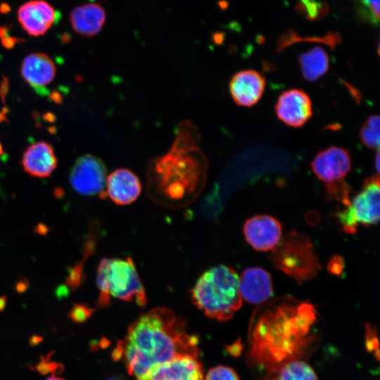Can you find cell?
<instances>
[{
  "label": "cell",
  "mask_w": 380,
  "mask_h": 380,
  "mask_svg": "<svg viewBox=\"0 0 380 380\" xmlns=\"http://www.w3.org/2000/svg\"><path fill=\"white\" fill-rule=\"evenodd\" d=\"M316 312L310 302L291 296L262 303L250 323L248 357L251 365L269 374L286 362L300 359L312 341L310 331Z\"/></svg>",
  "instance_id": "cell-1"
},
{
  "label": "cell",
  "mask_w": 380,
  "mask_h": 380,
  "mask_svg": "<svg viewBox=\"0 0 380 380\" xmlns=\"http://www.w3.org/2000/svg\"><path fill=\"white\" fill-rule=\"evenodd\" d=\"M197 345V338L186 332L181 318L168 308H156L130 324L112 357L121 360L128 374L138 379L155 365L177 356H198Z\"/></svg>",
  "instance_id": "cell-2"
},
{
  "label": "cell",
  "mask_w": 380,
  "mask_h": 380,
  "mask_svg": "<svg viewBox=\"0 0 380 380\" xmlns=\"http://www.w3.org/2000/svg\"><path fill=\"white\" fill-rule=\"evenodd\" d=\"M206 170L198 132L190 122H184L169 151L150 163L148 187L168 201L189 200L200 191Z\"/></svg>",
  "instance_id": "cell-3"
},
{
  "label": "cell",
  "mask_w": 380,
  "mask_h": 380,
  "mask_svg": "<svg viewBox=\"0 0 380 380\" xmlns=\"http://www.w3.org/2000/svg\"><path fill=\"white\" fill-rule=\"evenodd\" d=\"M239 279L237 272L228 266L210 268L191 290L194 304L208 317L229 320L242 305Z\"/></svg>",
  "instance_id": "cell-4"
},
{
  "label": "cell",
  "mask_w": 380,
  "mask_h": 380,
  "mask_svg": "<svg viewBox=\"0 0 380 380\" xmlns=\"http://www.w3.org/2000/svg\"><path fill=\"white\" fill-rule=\"evenodd\" d=\"M96 284L100 291L98 305L108 306L111 297L139 306L147 303L144 287L131 258H103L96 272Z\"/></svg>",
  "instance_id": "cell-5"
},
{
  "label": "cell",
  "mask_w": 380,
  "mask_h": 380,
  "mask_svg": "<svg viewBox=\"0 0 380 380\" xmlns=\"http://www.w3.org/2000/svg\"><path fill=\"white\" fill-rule=\"evenodd\" d=\"M268 258L274 268L298 284L312 279L322 268L311 240L296 231L281 237Z\"/></svg>",
  "instance_id": "cell-6"
},
{
  "label": "cell",
  "mask_w": 380,
  "mask_h": 380,
  "mask_svg": "<svg viewBox=\"0 0 380 380\" xmlns=\"http://www.w3.org/2000/svg\"><path fill=\"white\" fill-rule=\"evenodd\" d=\"M311 168L317 177L326 187V199L341 202L345 207L350 204L351 187L346 177L351 168L348 151L331 146L319 151L311 163Z\"/></svg>",
  "instance_id": "cell-7"
},
{
  "label": "cell",
  "mask_w": 380,
  "mask_h": 380,
  "mask_svg": "<svg viewBox=\"0 0 380 380\" xmlns=\"http://www.w3.org/2000/svg\"><path fill=\"white\" fill-rule=\"evenodd\" d=\"M380 187L379 174L365 179L361 191L345 209L335 216L342 229L355 234L359 225L369 226L379 220Z\"/></svg>",
  "instance_id": "cell-8"
},
{
  "label": "cell",
  "mask_w": 380,
  "mask_h": 380,
  "mask_svg": "<svg viewBox=\"0 0 380 380\" xmlns=\"http://www.w3.org/2000/svg\"><path fill=\"white\" fill-rule=\"evenodd\" d=\"M72 188L85 196L100 195L106 198L107 170L103 162L92 155L79 158L71 169L70 175Z\"/></svg>",
  "instance_id": "cell-9"
},
{
  "label": "cell",
  "mask_w": 380,
  "mask_h": 380,
  "mask_svg": "<svg viewBox=\"0 0 380 380\" xmlns=\"http://www.w3.org/2000/svg\"><path fill=\"white\" fill-rule=\"evenodd\" d=\"M136 380H204L198 356L182 355L153 367Z\"/></svg>",
  "instance_id": "cell-10"
},
{
  "label": "cell",
  "mask_w": 380,
  "mask_h": 380,
  "mask_svg": "<svg viewBox=\"0 0 380 380\" xmlns=\"http://www.w3.org/2000/svg\"><path fill=\"white\" fill-rule=\"evenodd\" d=\"M277 118L288 126L300 127L312 115V101L302 89H291L282 92L275 104Z\"/></svg>",
  "instance_id": "cell-11"
},
{
  "label": "cell",
  "mask_w": 380,
  "mask_h": 380,
  "mask_svg": "<svg viewBox=\"0 0 380 380\" xmlns=\"http://www.w3.org/2000/svg\"><path fill=\"white\" fill-rule=\"evenodd\" d=\"M17 19L29 35L39 37L53 25L58 19V13L44 0H30L19 7Z\"/></svg>",
  "instance_id": "cell-12"
},
{
  "label": "cell",
  "mask_w": 380,
  "mask_h": 380,
  "mask_svg": "<svg viewBox=\"0 0 380 380\" xmlns=\"http://www.w3.org/2000/svg\"><path fill=\"white\" fill-rule=\"evenodd\" d=\"M246 241L256 251H272L282 236L281 223L268 215H260L248 219L243 226Z\"/></svg>",
  "instance_id": "cell-13"
},
{
  "label": "cell",
  "mask_w": 380,
  "mask_h": 380,
  "mask_svg": "<svg viewBox=\"0 0 380 380\" xmlns=\"http://www.w3.org/2000/svg\"><path fill=\"white\" fill-rule=\"evenodd\" d=\"M265 85V79L258 72L244 70L236 72L232 77L229 89L237 105L251 107L260 99Z\"/></svg>",
  "instance_id": "cell-14"
},
{
  "label": "cell",
  "mask_w": 380,
  "mask_h": 380,
  "mask_svg": "<svg viewBox=\"0 0 380 380\" xmlns=\"http://www.w3.org/2000/svg\"><path fill=\"white\" fill-rule=\"evenodd\" d=\"M242 299L253 304H262L273 295V284L269 272L260 267H249L239 279Z\"/></svg>",
  "instance_id": "cell-15"
},
{
  "label": "cell",
  "mask_w": 380,
  "mask_h": 380,
  "mask_svg": "<svg viewBox=\"0 0 380 380\" xmlns=\"http://www.w3.org/2000/svg\"><path fill=\"white\" fill-rule=\"evenodd\" d=\"M106 194L118 205H128L139 196L141 184L137 176L126 168L112 172L106 181Z\"/></svg>",
  "instance_id": "cell-16"
},
{
  "label": "cell",
  "mask_w": 380,
  "mask_h": 380,
  "mask_svg": "<svg viewBox=\"0 0 380 380\" xmlns=\"http://www.w3.org/2000/svg\"><path fill=\"white\" fill-rule=\"evenodd\" d=\"M56 72L53 61L47 55L42 53L27 56L21 66L23 77L37 91L45 89L52 82Z\"/></svg>",
  "instance_id": "cell-17"
},
{
  "label": "cell",
  "mask_w": 380,
  "mask_h": 380,
  "mask_svg": "<svg viewBox=\"0 0 380 380\" xmlns=\"http://www.w3.org/2000/svg\"><path fill=\"white\" fill-rule=\"evenodd\" d=\"M22 165L26 172L36 177L49 176L57 165L53 147L44 141L30 145L25 151Z\"/></svg>",
  "instance_id": "cell-18"
},
{
  "label": "cell",
  "mask_w": 380,
  "mask_h": 380,
  "mask_svg": "<svg viewBox=\"0 0 380 380\" xmlns=\"http://www.w3.org/2000/svg\"><path fill=\"white\" fill-rule=\"evenodd\" d=\"M106 20L103 8L97 3H89L75 7L70 13L72 29L80 34L92 37L102 29Z\"/></svg>",
  "instance_id": "cell-19"
},
{
  "label": "cell",
  "mask_w": 380,
  "mask_h": 380,
  "mask_svg": "<svg viewBox=\"0 0 380 380\" xmlns=\"http://www.w3.org/2000/svg\"><path fill=\"white\" fill-rule=\"evenodd\" d=\"M298 62L303 77L309 82H315L329 70V58L326 51L320 46L301 53Z\"/></svg>",
  "instance_id": "cell-20"
},
{
  "label": "cell",
  "mask_w": 380,
  "mask_h": 380,
  "mask_svg": "<svg viewBox=\"0 0 380 380\" xmlns=\"http://www.w3.org/2000/svg\"><path fill=\"white\" fill-rule=\"evenodd\" d=\"M261 380H318V378L308 364L296 359L281 365Z\"/></svg>",
  "instance_id": "cell-21"
},
{
  "label": "cell",
  "mask_w": 380,
  "mask_h": 380,
  "mask_svg": "<svg viewBox=\"0 0 380 380\" xmlns=\"http://www.w3.org/2000/svg\"><path fill=\"white\" fill-rule=\"evenodd\" d=\"M301 41L317 42L326 44L331 49H334L341 41V37L338 32H328L324 37H300L293 31L290 30L283 34L279 38L277 43V51H281L283 49Z\"/></svg>",
  "instance_id": "cell-22"
},
{
  "label": "cell",
  "mask_w": 380,
  "mask_h": 380,
  "mask_svg": "<svg viewBox=\"0 0 380 380\" xmlns=\"http://www.w3.org/2000/svg\"><path fill=\"white\" fill-rule=\"evenodd\" d=\"M296 10L307 20H318L327 15L329 8L321 0H298Z\"/></svg>",
  "instance_id": "cell-23"
},
{
  "label": "cell",
  "mask_w": 380,
  "mask_h": 380,
  "mask_svg": "<svg viewBox=\"0 0 380 380\" xmlns=\"http://www.w3.org/2000/svg\"><path fill=\"white\" fill-rule=\"evenodd\" d=\"M379 115H372L363 124L360 132L362 144L371 149L379 148Z\"/></svg>",
  "instance_id": "cell-24"
},
{
  "label": "cell",
  "mask_w": 380,
  "mask_h": 380,
  "mask_svg": "<svg viewBox=\"0 0 380 380\" xmlns=\"http://www.w3.org/2000/svg\"><path fill=\"white\" fill-rule=\"evenodd\" d=\"M361 19L373 25L379 23V0H355Z\"/></svg>",
  "instance_id": "cell-25"
},
{
  "label": "cell",
  "mask_w": 380,
  "mask_h": 380,
  "mask_svg": "<svg viewBox=\"0 0 380 380\" xmlns=\"http://www.w3.org/2000/svg\"><path fill=\"white\" fill-rule=\"evenodd\" d=\"M53 354V352H51L46 356L41 355L38 363L30 368L44 375L51 374L52 376H57L62 374L64 366L61 363L51 360V356Z\"/></svg>",
  "instance_id": "cell-26"
},
{
  "label": "cell",
  "mask_w": 380,
  "mask_h": 380,
  "mask_svg": "<svg viewBox=\"0 0 380 380\" xmlns=\"http://www.w3.org/2000/svg\"><path fill=\"white\" fill-rule=\"evenodd\" d=\"M205 380H240L237 373L231 367L219 365L210 369Z\"/></svg>",
  "instance_id": "cell-27"
},
{
  "label": "cell",
  "mask_w": 380,
  "mask_h": 380,
  "mask_svg": "<svg viewBox=\"0 0 380 380\" xmlns=\"http://www.w3.org/2000/svg\"><path fill=\"white\" fill-rule=\"evenodd\" d=\"M365 345L367 350L374 353V356L379 358V342L376 329L370 324L365 325Z\"/></svg>",
  "instance_id": "cell-28"
},
{
  "label": "cell",
  "mask_w": 380,
  "mask_h": 380,
  "mask_svg": "<svg viewBox=\"0 0 380 380\" xmlns=\"http://www.w3.org/2000/svg\"><path fill=\"white\" fill-rule=\"evenodd\" d=\"M93 309L83 304H75L69 312V317L75 322H84L92 314Z\"/></svg>",
  "instance_id": "cell-29"
},
{
  "label": "cell",
  "mask_w": 380,
  "mask_h": 380,
  "mask_svg": "<svg viewBox=\"0 0 380 380\" xmlns=\"http://www.w3.org/2000/svg\"><path fill=\"white\" fill-rule=\"evenodd\" d=\"M329 270L336 274L341 273L343 269V260L341 257L333 258L328 265Z\"/></svg>",
  "instance_id": "cell-30"
},
{
  "label": "cell",
  "mask_w": 380,
  "mask_h": 380,
  "mask_svg": "<svg viewBox=\"0 0 380 380\" xmlns=\"http://www.w3.org/2000/svg\"><path fill=\"white\" fill-rule=\"evenodd\" d=\"M43 338L41 336L34 335L30 338V344L32 346H35L42 342Z\"/></svg>",
  "instance_id": "cell-31"
},
{
  "label": "cell",
  "mask_w": 380,
  "mask_h": 380,
  "mask_svg": "<svg viewBox=\"0 0 380 380\" xmlns=\"http://www.w3.org/2000/svg\"><path fill=\"white\" fill-rule=\"evenodd\" d=\"M376 171L379 173V150L377 151L376 157Z\"/></svg>",
  "instance_id": "cell-32"
},
{
  "label": "cell",
  "mask_w": 380,
  "mask_h": 380,
  "mask_svg": "<svg viewBox=\"0 0 380 380\" xmlns=\"http://www.w3.org/2000/svg\"><path fill=\"white\" fill-rule=\"evenodd\" d=\"M46 380H65L62 378L58 377L57 376H51L46 379Z\"/></svg>",
  "instance_id": "cell-33"
},
{
  "label": "cell",
  "mask_w": 380,
  "mask_h": 380,
  "mask_svg": "<svg viewBox=\"0 0 380 380\" xmlns=\"http://www.w3.org/2000/svg\"><path fill=\"white\" fill-rule=\"evenodd\" d=\"M5 305V300L3 299L0 300V310H2L4 309Z\"/></svg>",
  "instance_id": "cell-34"
},
{
  "label": "cell",
  "mask_w": 380,
  "mask_h": 380,
  "mask_svg": "<svg viewBox=\"0 0 380 380\" xmlns=\"http://www.w3.org/2000/svg\"><path fill=\"white\" fill-rule=\"evenodd\" d=\"M3 151H2V147H1V145L0 144V155L2 153Z\"/></svg>",
  "instance_id": "cell-35"
},
{
  "label": "cell",
  "mask_w": 380,
  "mask_h": 380,
  "mask_svg": "<svg viewBox=\"0 0 380 380\" xmlns=\"http://www.w3.org/2000/svg\"><path fill=\"white\" fill-rule=\"evenodd\" d=\"M107 380H119V379H115V378H113V379H107Z\"/></svg>",
  "instance_id": "cell-36"
}]
</instances>
